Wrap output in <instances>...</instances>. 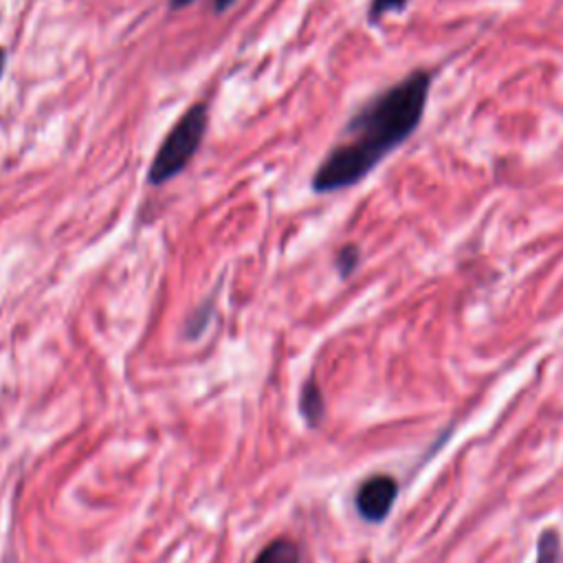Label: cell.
I'll return each instance as SVG.
<instances>
[{
  "mask_svg": "<svg viewBox=\"0 0 563 563\" xmlns=\"http://www.w3.org/2000/svg\"><path fill=\"white\" fill-rule=\"evenodd\" d=\"M299 411L306 418V422L310 427H317L323 418V396L314 383V378H308L301 387V396H299Z\"/></svg>",
  "mask_w": 563,
  "mask_h": 563,
  "instance_id": "cell-4",
  "label": "cell"
},
{
  "mask_svg": "<svg viewBox=\"0 0 563 563\" xmlns=\"http://www.w3.org/2000/svg\"><path fill=\"white\" fill-rule=\"evenodd\" d=\"M4 66H7V51L0 46V77L4 73Z\"/></svg>",
  "mask_w": 563,
  "mask_h": 563,
  "instance_id": "cell-11",
  "label": "cell"
},
{
  "mask_svg": "<svg viewBox=\"0 0 563 563\" xmlns=\"http://www.w3.org/2000/svg\"><path fill=\"white\" fill-rule=\"evenodd\" d=\"M253 563H299V548L288 539L271 541Z\"/></svg>",
  "mask_w": 563,
  "mask_h": 563,
  "instance_id": "cell-5",
  "label": "cell"
},
{
  "mask_svg": "<svg viewBox=\"0 0 563 563\" xmlns=\"http://www.w3.org/2000/svg\"><path fill=\"white\" fill-rule=\"evenodd\" d=\"M194 0H169V9L172 11H180V9H185V7H189Z\"/></svg>",
  "mask_w": 563,
  "mask_h": 563,
  "instance_id": "cell-10",
  "label": "cell"
},
{
  "mask_svg": "<svg viewBox=\"0 0 563 563\" xmlns=\"http://www.w3.org/2000/svg\"><path fill=\"white\" fill-rule=\"evenodd\" d=\"M431 88L427 70H413L363 103L343 128V139L310 178L314 194H332L363 180L418 128Z\"/></svg>",
  "mask_w": 563,
  "mask_h": 563,
  "instance_id": "cell-1",
  "label": "cell"
},
{
  "mask_svg": "<svg viewBox=\"0 0 563 563\" xmlns=\"http://www.w3.org/2000/svg\"><path fill=\"white\" fill-rule=\"evenodd\" d=\"M361 563H367V561H361Z\"/></svg>",
  "mask_w": 563,
  "mask_h": 563,
  "instance_id": "cell-12",
  "label": "cell"
},
{
  "mask_svg": "<svg viewBox=\"0 0 563 563\" xmlns=\"http://www.w3.org/2000/svg\"><path fill=\"white\" fill-rule=\"evenodd\" d=\"M396 495H398V484L394 477L374 475L358 486L354 504H356L358 515L365 521L378 523L389 515V510L396 501Z\"/></svg>",
  "mask_w": 563,
  "mask_h": 563,
  "instance_id": "cell-3",
  "label": "cell"
},
{
  "mask_svg": "<svg viewBox=\"0 0 563 563\" xmlns=\"http://www.w3.org/2000/svg\"><path fill=\"white\" fill-rule=\"evenodd\" d=\"M235 0H211V9L213 13H224Z\"/></svg>",
  "mask_w": 563,
  "mask_h": 563,
  "instance_id": "cell-9",
  "label": "cell"
},
{
  "mask_svg": "<svg viewBox=\"0 0 563 563\" xmlns=\"http://www.w3.org/2000/svg\"><path fill=\"white\" fill-rule=\"evenodd\" d=\"M409 0H369V9H367V20L369 22H378L383 15L394 13V11H402L407 7Z\"/></svg>",
  "mask_w": 563,
  "mask_h": 563,
  "instance_id": "cell-7",
  "label": "cell"
},
{
  "mask_svg": "<svg viewBox=\"0 0 563 563\" xmlns=\"http://www.w3.org/2000/svg\"><path fill=\"white\" fill-rule=\"evenodd\" d=\"M207 125H209V106L205 101L191 103L178 117V121L169 128V132L163 136L152 158L147 183L154 187H161L174 180L178 174H183L191 163V158L198 154Z\"/></svg>",
  "mask_w": 563,
  "mask_h": 563,
  "instance_id": "cell-2",
  "label": "cell"
},
{
  "mask_svg": "<svg viewBox=\"0 0 563 563\" xmlns=\"http://www.w3.org/2000/svg\"><path fill=\"white\" fill-rule=\"evenodd\" d=\"M361 262V251L356 244H345L343 249H339L336 257H334V266L339 271L341 277H350L354 273V268Z\"/></svg>",
  "mask_w": 563,
  "mask_h": 563,
  "instance_id": "cell-6",
  "label": "cell"
},
{
  "mask_svg": "<svg viewBox=\"0 0 563 563\" xmlns=\"http://www.w3.org/2000/svg\"><path fill=\"white\" fill-rule=\"evenodd\" d=\"M211 312H213L211 301H207L205 306H198V308L194 310V314H191L189 321H187V334H189V339H196V336L205 330V325H207Z\"/></svg>",
  "mask_w": 563,
  "mask_h": 563,
  "instance_id": "cell-8",
  "label": "cell"
}]
</instances>
